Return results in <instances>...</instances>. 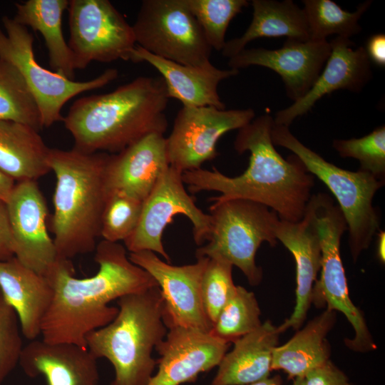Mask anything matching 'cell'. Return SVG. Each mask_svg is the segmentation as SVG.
<instances>
[{
  "instance_id": "1",
  "label": "cell",
  "mask_w": 385,
  "mask_h": 385,
  "mask_svg": "<svg viewBox=\"0 0 385 385\" xmlns=\"http://www.w3.org/2000/svg\"><path fill=\"white\" fill-rule=\"evenodd\" d=\"M94 260L98 270L89 277H76L71 260L58 257L46 276L53 297L41 324L43 341L86 348V337L117 315L118 307L108 304L111 301L158 286L148 272L130 260L119 242L102 240Z\"/></svg>"
},
{
  "instance_id": "2",
  "label": "cell",
  "mask_w": 385,
  "mask_h": 385,
  "mask_svg": "<svg viewBox=\"0 0 385 385\" xmlns=\"http://www.w3.org/2000/svg\"><path fill=\"white\" fill-rule=\"evenodd\" d=\"M274 118L265 113L238 130L234 148L239 154L250 153L243 173L230 177L215 168L185 171L182 178L188 190L219 192L210 201L247 200L268 207L281 220H301L312 195L314 176L295 155L284 159L277 152L271 136Z\"/></svg>"
},
{
  "instance_id": "3",
  "label": "cell",
  "mask_w": 385,
  "mask_h": 385,
  "mask_svg": "<svg viewBox=\"0 0 385 385\" xmlns=\"http://www.w3.org/2000/svg\"><path fill=\"white\" fill-rule=\"evenodd\" d=\"M168 99L161 76H139L111 92L78 98L63 121L74 149L115 154L148 134L165 133Z\"/></svg>"
},
{
  "instance_id": "4",
  "label": "cell",
  "mask_w": 385,
  "mask_h": 385,
  "mask_svg": "<svg viewBox=\"0 0 385 385\" xmlns=\"http://www.w3.org/2000/svg\"><path fill=\"white\" fill-rule=\"evenodd\" d=\"M108 157L103 152L50 149L48 165L56 179L51 227L58 258L95 251L106 200Z\"/></svg>"
},
{
  "instance_id": "5",
  "label": "cell",
  "mask_w": 385,
  "mask_h": 385,
  "mask_svg": "<svg viewBox=\"0 0 385 385\" xmlns=\"http://www.w3.org/2000/svg\"><path fill=\"white\" fill-rule=\"evenodd\" d=\"M117 304L115 317L86 337V349L113 365L111 385H148L156 365L153 351L168 330L160 288L126 294Z\"/></svg>"
},
{
  "instance_id": "6",
  "label": "cell",
  "mask_w": 385,
  "mask_h": 385,
  "mask_svg": "<svg viewBox=\"0 0 385 385\" xmlns=\"http://www.w3.org/2000/svg\"><path fill=\"white\" fill-rule=\"evenodd\" d=\"M271 136L274 145L292 152L306 170L324 183L334 195L346 222L352 259L356 261L379 229V217L373 199L384 182L359 169L350 171L327 161L301 143L289 127L274 122Z\"/></svg>"
},
{
  "instance_id": "7",
  "label": "cell",
  "mask_w": 385,
  "mask_h": 385,
  "mask_svg": "<svg viewBox=\"0 0 385 385\" xmlns=\"http://www.w3.org/2000/svg\"><path fill=\"white\" fill-rule=\"evenodd\" d=\"M209 215L210 235L195 256L222 258L238 267L251 285L259 284L263 274L255 256L262 242L272 247L277 243V213L256 202L231 199L212 202Z\"/></svg>"
},
{
  "instance_id": "8",
  "label": "cell",
  "mask_w": 385,
  "mask_h": 385,
  "mask_svg": "<svg viewBox=\"0 0 385 385\" xmlns=\"http://www.w3.org/2000/svg\"><path fill=\"white\" fill-rule=\"evenodd\" d=\"M2 24L0 58L13 64L22 75L38 106L42 127L63 120L62 108L74 96L103 87L118 77L116 69L108 68L89 81H74L49 71L36 61L34 37L28 28L6 16Z\"/></svg>"
},
{
  "instance_id": "9",
  "label": "cell",
  "mask_w": 385,
  "mask_h": 385,
  "mask_svg": "<svg viewBox=\"0 0 385 385\" xmlns=\"http://www.w3.org/2000/svg\"><path fill=\"white\" fill-rule=\"evenodd\" d=\"M322 250L320 277L314 283L312 302L343 313L354 330L346 346L359 352L376 348L361 312L353 304L349 294L345 272L340 256L342 235L347 230L344 215L327 193L312 195Z\"/></svg>"
},
{
  "instance_id": "10",
  "label": "cell",
  "mask_w": 385,
  "mask_h": 385,
  "mask_svg": "<svg viewBox=\"0 0 385 385\" xmlns=\"http://www.w3.org/2000/svg\"><path fill=\"white\" fill-rule=\"evenodd\" d=\"M135 43L153 55L186 66L210 62L212 48L184 0H144L132 25Z\"/></svg>"
},
{
  "instance_id": "11",
  "label": "cell",
  "mask_w": 385,
  "mask_h": 385,
  "mask_svg": "<svg viewBox=\"0 0 385 385\" xmlns=\"http://www.w3.org/2000/svg\"><path fill=\"white\" fill-rule=\"evenodd\" d=\"M67 10L75 69L92 61H130L136 46L132 26L108 0H71Z\"/></svg>"
},
{
  "instance_id": "12",
  "label": "cell",
  "mask_w": 385,
  "mask_h": 385,
  "mask_svg": "<svg viewBox=\"0 0 385 385\" xmlns=\"http://www.w3.org/2000/svg\"><path fill=\"white\" fill-rule=\"evenodd\" d=\"M183 173L168 166L155 187L143 200L138 225L133 233L124 241L129 252L151 251L161 255L170 263L162 237L166 226L176 215H185L192 225L195 243L204 245L211 232V218L195 204L186 190Z\"/></svg>"
},
{
  "instance_id": "13",
  "label": "cell",
  "mask_w": 385,
  "mask_h": 385,
  "mask_svg": "<svg viewBox=\"0 0 385 385\" xmlns=\"http://www.w3.org/2000/svg\"><path fill=\"white\" fill-rule=\"evenodd\" d=\"M255 115L251 108L183 106L166 138L169 165L181 173L200 168L217 156V143L224 134L244 127Z\"/></svg>"
},
{
  "instance_id": "14",
  "label": "cell",
  "mask_w": 385,
  "mask_h": 385,
  "mask_svg": "<svg viewBox=\"0 0 385 385\" xmlns=\"http://www.w3.org/2000/svg\"><path fill=\"white\" fill-rule=\"evenodd\" d=\"M130 260L156 281L163 299V320L168 329L175 327L210 332L209 321L201 298V279L207 257L195 263L172 265L151 251L129 252Z\"/></svg>"
},
{
  "instance_id": "15",
  "label": "cell",
  "mask_w": 385,
  "mask_h": 385,
  "mask_svg": "<svg viewBox=\"0 0 385 385\" xmlns=\"http://www.w3.org/2000/svg\"><path fill=\"white\" fill-rule=\"evenodd\" d=\"M6 203L14 257L46 277L56 262L58 255L47 229L46 202L37 182H16Z\"/></svg>"
},
{
  "instance_id": "16",
  "label": "cell",
  "mask_w": 385,
  "mask_h": 385,
  "mask_svg": "<svg viewBox=\"0 0 385 385\" xmlns=\"http://www.w3.org/2000/svg\"><path fill=\"white\" fill-rule=\"evenodd\" d=\"M331 52L327 40L287 38L277 49L245 48L229 58L230 68L251 66L270 68L282 79L287 96L294 101L304 96L321 73Z\"/></svg>"
},
{
  "instance_id": "17",
  "label": "cell",
  "mask_w": 385,
  "mask_h": 385,
  "mask_svg": "<svg viewBox=\"0 0 385 385\" xmlns=\"http://www.w3.org/2000/svg\"><path fill=\"white\" fill-rule=\"evenodd\" d=\"M227 342L195 329L169 328L156 346L158 370L148 385H180L194 382L200 373L218 366L230 346Z\"/></svg>"
},
{
  "instance_id": "18",
  "label": "cell",
  "mask_w": 385,
  "mask_h": 385,
  "mask_svg": "<svg viewBox=\"0 0 385 385\" xmlns=\"http://www.w3.org/2000/svg\"><path fill=\"white\" fill-rule=\"evenodd\" d=\"M329 42V56L313 86L301 98L277 111L273 118L274 123L289 127L323 96L337 90L358 93L371 81V62L364 46L354 48L353 41L343 37Z\"/></svg>"
},
{
  "instance_id": "19",
  "label": "cell",
  "mask_w": 385,
  "mask_h": 385,
  "mask_svg": "<svg viewBox=\"0 0 385 385\" xmlns=\"http://www.w3.org/2000/svg\"><path fill=\"white\" fill-rule=\"evenodd\" d=\"M274 234L277 240L292 253L296 263V303L291 316L278 327L282 332L290 327L297 329L304 321L321 269V242L312 197L301 220L290 222L279 220Z\"/></svg>"
},
{
  "instance_id": "20",
  "label": "cell",
  "mask_w": 385,
  "mask_h": 385,
  "mask_svg": "<svg viewBox=\"0 0 385 385\" xmlns=\"http://www.w3.org/2000/svg\"><path fill=\"white\" fill-rule=\"evenodd\" d=\"M169 166L164 134H148L109 155L105 170L106 197L122 193L143 201Z\"/></svg>"
},
{
  "instance_id": "21",
  "label": "cell",
  "mask_w": 385,
  "mask_h": 385,
  "mask_svg": "<svg viewBox=\"0 0 385 385\" xmlns=\"http://www.w3.org/2000/svg\"><path fill=\"white\" fill-rule=\"evenodd\" d=\"M25 374L45 377L48 385H98L97 359L75 344L31 340L19 363Z\"/></svg>"
},
{
  "instance_id": "22",
  "label": "cell",
  "mask_w": 385,
  "mask_h": 385,
  "mask_svg": "<svg viewBox=\"0 0 385 385\" xmlns=\"http://www.w3.org/2000/svg\"><path fill=\"white\" fill-rule=\"evenodd\" d=\"M131 61H145L155 68L163 78L168 98H175L183 106H213L225 109L217 86L225 79L235 76L239 70L220 69L211 63L203 66H186L153 55L136 45Z\"/></svg>"
},
{
  "instance_id": "23",
  "label": "cell",
  "mask_w": 385,
  "mask_h": 385,
  "mask_svg": "<svg viewBox=\"0 0 385 385\" xmlns=\"http://www.w3.org/2000/svg\"><path fill=\"white\" fill-rule=\"evenodd\" d=\"M0 292L16 313L22 334L36 339L53 297L48 278L13 257L0 261Z\"/></svg>"
},
{
  "instance_id": "24",
  "label": "cell",
  "mask_w": 385,
  "mask_h": 385,
  "mask_svg": "<svg viewBox=\"0 0 385 385\" xmlns=\"http://www.w3.org/2000/svg\"><path fill=\"white\" fill-rule=\"evenodd\" d=\"M281 332L270 320L236 339L218 365L211 385H248L270 376Z\"/></svg>"
},
{
  "instance_id": "25",
  "label": "cell",
  "mask_w": 385,
  "mask_h": 385,
  "mask_svg": "<svg viewBox=\"0 0 385 385\" xmlns=\"http://www.w3.org/2000/svg\"><path fill=\"white\" fill-rule=\"evenodd\" d=\"M252 21L240 37L225 42L222 54L228 58L235 56L250 41L260 38L286 37L289 39H310L303 9L292 0H252Z\"/></svg>"
},
{
  "instance_id": "26",
  "label": "cell",
  "mask_w": 385,
  "mask_h": 385,
  "mask_svg": "<svg viewBox=\"0 0 385 385\" xmlns=\"http://www.w3.org/2000/svg\"><path fill=\"white\" fill-rule=\"evenodd\" d=\"M50 149L31 126L0 120V171L16 183L36 181L50 172Z\"/></svg>"
},
{
  "instance_id": "27",
  "label": "cell",
  "mask_w": 385,
  "mask_h": 385,
  "mask_svg": "<svg viewBox=\"0 0 385 385\" xmlns=\"http://www.w3.org/2000/svg\"><path fill=\"white\" fill-rule=\"evenodd\" d=\"M334 322V311L327 309L287 342L277 346L273 350L272 371L281 369L289 377H304L310 370L329 360L326 337Z\"/></svg>"
},
{
  "instance_id": "28",
  "label": "cell",
  "mask_w": 385,
  "mask_h": 385,
  "mask_svg": "<svg viewBox=\"0 0 385 385\" xmlns=\"http://www.w3.org/2000/svg\"><path fill=\"white\" fill-rule=\"evenodd\" d=\"M68 2V0H28L17 3L13 19L42 35L51 68L54 72L73 80L76 69L62 30V16Z\"/></svg>"
},
{
  "instance_id": "29",
  "label": "cell",
  "mask_w": 385,
  "mask_h": 385,
  "mask_svg": "<svg viewBox=\"0 0 385 385\" xmlns=\"http://www.w3.org/2000/svg\"><path fill=\"white\" fill-rule=\"evenodd\" d=\"M309 38L327 40L330 35L350 38L361 32L359 20L371 4L366 1L354 12L340 7L332 0H303Z\"/></svg>"
},
{
  "instance_id": "30",
  "label": "cell",
  "mask_w": 385,
  "mask_h": 385,
  "mask_svg": "<svg viewBox=\"0 0 385 385\" xmlns=\"http://www.w3.org/2000/svg\"><path fill=\"white\" fill-rule=\"evenodd\" d=\"M0 120L42 128L38 106L25 80L11 63L0 58Z\"/></svg>"
},
{
  "instance_id": "31",
  "label": "cell",
  "mask_w": 385,
  "mask_h": 385,
  "mask_svg": "<svg viewBox=\"0 0 385 385\" xmlns=\"http://www.w3.org/2000/svg\"><path fill=\"white\" fill-rule=\"evenodd\" d=\"M260 309L255 294L242 286L220 312L210 332L227 342L255 330L261 324Z\"/></svg>"
},
{
  "instance_id": "32",
  "label": "cell",
  "mask_w": 385,
  "mask_h": 385,
  "mask_svg": "<svg viewBox=\"0 0 385 385\" xmlns=\"http://www.w3.org/2000/svg\"><path fill=\"white\" fill-rule=\"evenodd\" d=\"M212 48L222 51L232 19L249 4L247 0H184Z\"/></svg>"
},
{
  "instance_id": "33",
  "label": "cell",
  "mask_w": 385,
  "mask_h": 385,
  "mask_svg": "<svg viewBox=\"0 0 385 385\" xmlns=\"http://www.w3.org/2000/svg\"><path fill=\"white\" fill-rule=\"evenodd\" d=\"M143 202L122 193L108 195L101 220L102 240L118 242L128 238L138 225Z\"/></svg>"
},
{
  "instance_id": "34",
  "label": "cell",
  "mask_w": 385,
  "mask_h": 385,
  "mask_svg": "<svg viewBox=\"0 0 385 385\" xmlns=\"http://www.w3.org/2000/svg\"><path fill=\"white\" fill-rule=\"evenodd\" d=\"M201 279V298L205 314L212 324L236 291L232 265L218 257H207Z\"/></svg>"
},
{
  "instance_id": "35",
  "label": "cell",
  "mask_w": 385,
  "mask_h": 385,
  "mask_svg": "<svg viewBox=\"0 0 385 385\" xmlns=\"http://www.w3.org/2000/svg\"><path fill=\"white\" fill-rule=\"evenodd\" d=\"M333 148L342 158H351L359 162V170L384 182L385 127L376 128L369 134L351 139H335Z\"/></svg>"
},
{
  "instance_id": "36",
  "label": "cell",
  "mask_w": 385,
  "mask_h": 385,
  "mask_svg": "<svg viewBox=\"0 0 385 385\" xmlns=\"http://www.w3.org/2000/svg\"><path fill=\"white\" fill-rule=\"evenodd\" d=\"M16 313L0 294V385L13 371L23 350Z\"/></svg>"
},
{
  "instance_id": "37",
  "label": "cell",
  "mask_w": 385,
  "mask_h": 385,
  "mask_svg": "<svg viewBox=\"0 0 385 385\" xmlns=\"http://www.w3.org/2000/svg\"><path fill=\"white\" fill-rule=\"evenodd\" d=\"M305 385H350L346 374L330 360L304 376Z\"/></svg>"
},
{
  "instance_id": "38",
  "label": "cell",
  "mask_w": 385,
  "mask_h": 385,
  "mask_svg": "<svg viewBox=\"0 0 385 385\" xmlns=\"http://www.w3.org/2000/svg\"><path fill=\"white\" fill-rule=\"evenodd\" d=\"M14 257L13 240L6 203L0 200V261Z\"/></svg>"
},
{
  "instance_id": "39",
  "label": "cell",
  "mask_w": 385,
  "mask_h": 385,
  "mask_svg": "<svg viewBox=\"0 0 385 385\" xmlns=\"http://www.w3.org/2000/svg\"><path fill=\"white\" fill-rule=\"evenodd\" d=\"M370 62L381 67L385 66V35L376 34L371 36L364 47Z\"/></svg>"
},
{
  "instance_id": "40",
  "label": "cell",
  "mask_w": 385,
  "mask_h": 385,
  "mask_svg": "<svg viewBox=\"0 0 385 385\" xmlns=\"http://www.w3.org/2000/svg\"><path fill=\"white\" fill-rule=\"evenodd\" d=\"M16 182L0 171V200L6 202Z\"/></svg>"
},
{
  "instance_id": "41",
  "label": "cell",
  "mask_w": 385,
  "mask_h": 385,
  "mask_svg": "<svg viewBox=\"0 0 385 385\" xmlns=\"http://www.w3.org/2000/svg\"><path fill=\"white\" fill-rule=\"evenodd\" d=\"M385 232L384 231H380L378 234L377 240V249L376 255L378 259L381 263H384L385 261Z\"/></svg>"
},
{
  "instance_id": "42",
  "label": "cell",
  "mask_w": 385,
  "mask_h": 385,
  "mask_svg": "<svg viewBox=\"0 0 385 385\" xmlns=\"http://www.w3.org/2000/svg\"><path fill=\"white\" fill-rule=\"evenodd\" d=\"M282 381L279 375L273 377H267L263 380L248 385H282Z\"/></svg>"
},
{
  "instance_id": "43",
  "label": "cell",
  "mask_w": 385,
  "mask_h": 385,
  "mask_svg": "<svg viewBox=\"0 0 385 385\" xmlns=\"http://www.w3.org/2000/svg\"><path fill=\"white\" fill-rule=\"evenodd\" d=\"M292 385H305L304 377H296Z\"/></svg>"
},
{
  "instance_id": "44",
  "label": "cell",
  "mask_w": 385,
  "mask_h": 385,
  "mask_svg": "<svg viewBox=\"0 0 385 385\" xmlns=\"http://www.w3.org/2000/svg\"><path fill=\"white\" fill-rule=\"evenodd\" d=\"M0 294H1V292H0Z\"/></svg>"
}]
</instances>
